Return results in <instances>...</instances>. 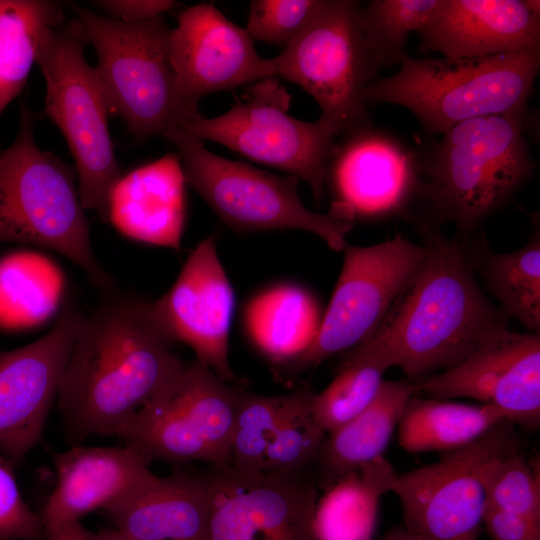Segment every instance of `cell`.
<instances>
[{"mask_svg":"<svg viewBox=\"0 0 540 540\" xmlns=\"http://www.w3.org/2000/svg\"><path fill=\"white\" fill-rule=\"evenodd\" d=\"M84 315L58 391L69 441L119 436L182 366L154 319L151 302L113 288Z\"/></svg>","mask_w":540,"mask_h":540,"instance_id":"1","label":"cell"},{"mask_svg":"<svg viewBox=\"0 0 540 540\" xmlns=\"http://www.w3.org/2000/svg\"><path fill=\"white\" fill-rule=\"evenodd\" d=\"M423 231V258L364 341L386 353L411 382L455 366L509 320L480 290L459 243L429 226Z\"/></svg>","mask_w":540,"mask_h":540,"instance_id":"2","label":"cell"},{"mask_svg":"<svg viewBox=\"0 0 540 540\" xmlns=\"http://www.w3.org/2000/svg\"><path fill=\"white\" fill-rule=\"evenodd\" d=\"M531 124L528 110L453 126L419 152L417 198L438 222H452L460 232L470 233L532 175Z\"/></svg>","mask_w":540,"mask_h":540,"instance_id":"3","label":"cell"},{"mask_svg":"<svg viewBox=\"0 0 540 540\" xmlns=\"http://www.w3.org/2000/svg\"><path fill=\"white\" fill-rule=\"evenodd\" d=\"M400 65L366 87L365 102L405 107L426 132L442 135L472 118L528 111L540 45L482 57L416 59L407 53Z\"/></svg>","mask_w":540,"mask_h":540,"instance_id":"4","label":"cell"},{"mask_svg":"<svg viewBox=\"0 0 540 540\" xmlns=\"http://www.w3.org/2000/svg\"><path fill=\"white\" fill-rule=\"evenodd\" d=\"M34 116L22 107L19 133L0 154V243L35 244L77 264L102 291L115 285L96 259L74 170L41 150Z\"/></svg>","mask_w":540,"mask_h":540,"instance_id":"5","label":"cell"},{"mask_svg":"<svg viewBox=\"0 0 540 540\" xmlns=\"http://www.w3.org/2000/svg\"><path fill=\"white\" fill-rule=\"evenodd\" d=\"M72 8L96 50L110 114L120 116L136 139L163 136L201 115L180 91L170 59L173 28L162 16L129 23Z\"/></svg>","mask_w":540,"mask_h":540,"instance_id":"6","label":"cell"},{"mask_svg":"<svg viewBox=\"0 0 540 540\" xmlns=\"http://www.w3.org/2000/svg\"><path fill=\"white\" fill-rule=\"evenodd\" d=\"M85 44L78 20L51 27L39 43L35 62L47 87L43 113L60 129L73 155L82 206L108 222L110 193L121 174L108 128L106 94L84 57Z\"/></svg>","mask_w":540,"mask_h":540,"instance_id":"7","label":"cell"},{"mask_svg":"<svg viewBox=\"0 0 540 540\" xmlns=\"http://www.w3.org/2000/svg\"><path fill=\"white\" fill-rule=\"evenodd\" d=\"M163 137L178 150L185 182L231 229L244 233L298 229L317 235L334 251L346 246V234L354 224L331 211L308 209L298 194V178L221 157L180 126Z\"/></svg>","mask_w":540,"mask_h":540,"instance_id":"8","label":"cell"},{"mask_svg":"<svg viewBox=\"0 0 540 540\" xmlns=\"http://www.w3.org/2000/svg\"><path fill=\"white\" fill-rule=\"evenodd\" d=\"M239 384L198 359L182 366L140 408L121 438L145 461L231 464Z\"/></svg>","mask_w":540,"mask_h":540,"instance_id":"9","label":"cell"},{"mask_svg":"<svg viewBox=\"0 0 540 540\" xmlns=\"http://www.w3.org/2000/svg\"><path fill=\"white\" fill-rule=\"evenodd\" d=\"M290 95L276 77L250 84L225 113L198 116L182 127L196 138L221 144L245 158L306 181L321 203L339 127L322 115L308 122L288 112Z\"/></svg>","mask_w":540,"mask_h":540,"instance_id":"10","label":"cell"},{"mask_svg":"<svg viewBox=\"0 0 540 540\" xmlns=\"http://www.w3.org/2000/svg\"><path fill=\"white\" fill-rule=\"evenodd\" d=\"M359 8L354 0H324L307 27L275 57L277 76L311 95L343 136L372 125L364 91L378 68L363 36Z\"/></svg>","mask_w":540,"mask_h":540,"instance_id":"11","label":"cell"},{"mask_svg":"<svg viewBox=\"0 0 540 540\" xmlns=\"http://www.w3.org/2000/svg\"><path fill=\"white\" fill-rule=\"evenodd\" d=\"M516 427L503 420L438 461L398 473L389 492L399 499L403 527L419 540H478L486 504L480 468L521 449Z\"/></svg>","mask_w":540,"mask_h":540,"instance_id":"12","label":"cell"},{"mask_svg":"<svg viewBox=\"0 0 540 540\" xmlns=\"http://www.w3.org/2000/svg\"><path fill=\"white\" fill-rule=\"evenodd\" d=\"M338 281L315 340L294 363L278 372L291 377L368 339L386 316L423 258L425 245L398 234L371 246L347 245Z\"/></svg>","mask_w":540,"mask_h":540,"instance_id":"13","label":"cell"},{"mask_svg":"<svg viewBox=\"0 0 540 540\" xmlns=\"http://www.w3.org/2000/svg\"><path fill=\"white\" fill-rule=\"evenodd\" d=\"M203 475L209 492L208 540H317L319 489L309 468L260 473L218 464Z\"/></svg>","mask_w":540,"mask_h":540,"instance_id":"14","label":"cell"},{"mask_svg":"<svg viewBox=\"0 0 540 540\" xmlns=\"http://www.w3.org/2000/svg\"><path fill=\"white\" fill-rule=\"evenodd\" d=\"M413 385L417 395L492 405L515 426L535 431L540 425V335L499 328L455 366Z\"/></svg>","mask_w":540,"mask_h":540,"instance_id":"15","label":"cell"},{"mask_svg":"<svg viewBox=\"0 0 540 540\" xmlns=\"http://www.w3.org/2000/svg\"><path fill=\"white\" fill-rule=\"evenodd\" d=\"M419 184V152L372 124L337 143L326 180L329 211L353 224L404 214Z\"/></svg>","mask_w":540,"mask_h":540,"instance_id":"16","label":"cell"},{"mask_svg":"<svg viewBox=\"0 0 540 540\" xmlns=\"http://www.w3.org/2000/svg\"><path fill=\"white\" fill-rule=\"evenodd\" d=\"M83 316L66 303L47 334L0 353V452L13 465L42 437Z\"/></svg>","mask_w":540,"mask_h":540,"instance_id":"17","label":"cell"},{"mask_svg":"<svg viewBox=\"0 0 540 540\" xmlns=\"http://www.w3.org/2000/svg\"><path fill=\"white\" fill-rule=\"evenodd\" d=\"M151 308L170 343L188 345L196 359L220 378L240 383L228 356L234 292L218 257L215 236L191 251L172 287L151 302Z\"/></svg>","mask_w":540,"mask_h":540,"instance_id":"18","label":"cell"},{"mask_svg":"<svg viewBox=\"0 0 540 540\" xmlns=\"http://www.w3.org/2000/svg\"><path fill=\"white\" fill-rule=\"evenodd\" d=\"M170 59L183 97L195 107L206 95L277 77L275 58H262L246 29L208 3L180 13Z\"/></svg>","mask_w":540,"mask_h":540,"instance_id":"19","label":"cell"},{"mask_svg":"<svg viewBox=\"0 0 540 540\" xmlns=\"http://www.w3.org/2000/svg\"><path fill=\"white\" fill-rule=\"evenodd\" d=\"M314 394L303 386L267 396L239 385L230 465L260 473L310 468L325 438L312 414Z\"/></svg>","mask_w":540,"mask_h":540,"instance_id":"20","label":"cell"},{"mask_svg":"<svg viewBox=\"0 0 540 540\" xmlns=\"http://www.w3.org/2000/svg\"><path fill=\"white\" fill-rule=\"evenodd\" d=\"M539 1L441 0L418 32V51L482 57L540 45Z\"/></svg>","mask_w":540,"mask_h":540,"instance_id":"21","label":"cell"},{"mask_svg":"<svg viewBox=\"0 0 540 540\" xmlns=\"http://www.w3.org/2000/svg\"><path fill=\"white\" fill-rule=\"evenodd\" d=\"M56 486L44 507V526L80 521L127 500L156 475L129 447L74 446L53 456Z\"/></svg>","mask_w":540,"mask_h":540,"instance_id":"22","label":"cell"},{"mask_svg":"<svg viewBox=\"0 0 540 540\" xmlns=\"http://www.w3.org/2000/svg\"><path fill=\"white\" fill-rule=\"evenodd\" d=\"M185 184L178 154L141 166L115 183L109 197L108 222L131 239L179 250Z\"/></svg>","mask_w":540,"mask_h":540,"instance_id":"23","label":"cell"},{"mask_svg":"<svg viewBox=\"0 0 540 540\" xmlns=\"http://www.w3.org/2000/svg\"><path fill=\"white\" fill-rule=\"evenodd\" d=\"M113 528L141 540H208L209 492L202 474L156 476L104 511Z\"/></svg>","mask_w":540,"mask_h":540,"instance_id":"24","label":"cell"},{"mask_svg":"<svg viewBox=\"0 0 540 540\" xmlns=\"http://www.w3.org/2000/svg\"><path fill=\"white\" fill-rule=\"evenodd\" d=\"M413 382L383 380L374 400L350 421L324 438L314 462L319 490L384 456L409 398Z\"/></svg>","mask_w":540,"mask_h":540,"instance_id":"25","label":"cell"},{"mask_svg":"<svg viewBox=\"0 0 540 540\" xmlns=\"http://www.w3.org/2000/svg\"><path fill=\"white\" fill-rule=\"evenodd\" d=\"M322 312L304 287L279 283L253 295L243 310L245 333L277 372L299 359L318 333Z\"/></svg>","mask_w":540,"mask_h":540,"instance_id":"26","label":"cell"},{"mask_svg":"<svg viewBox=\"0 0 540 540\" xmlns=\"http://www.w3.org/2000/svg\"><path fill=\"white\" fill-rule=\"evenodd\" d=\"M507 420L498 408L413 394L398 422L399 445L411 453L449 452L479 439Z\"/></svg>","mask_w":540,"mask_h":540,"instance_id":"27","label":"cell"},{"mask_svg":"<svg viewBox=\"0 0 540 540\" xmlns=\"http://www.w3.org/2000/svg\"><path fill=\"white\" fill-rule=\"evenodd\" d=\"M397 474L382 456L325 490L315 509L317 540H371L379 498Z\"/></svg>","mask_w":540,"mask_h":540,"instance_id":"28","label":"cell"},{"mask_svg":"<svg viewBox=\"0 0 540 540\" xmlns=\"http://www.w3.org/2000/svg\"><path fill=\"white\" fill-rule=\"evenodd\" d=\"M63 21L47 0H0V114L26 84L45 32Z\"/></svg>","mask_w":540,"mask_h":540,"instance_id":"29","label":"cell"},{"mask_svg":"<svg viewBox=\"0 0 540 540\" xmlns=\"http://www.w3.org/2000/svg\"><path fill=\"white\" fill-rule=\"evenodd\" d=\"M63 290L61 271L44 256L17 252L0 260V326L29 328L57 308Z\"/></svg>","mask_w":540,"mask_h":540,"instance_id":"30","label":"cell"},{"mask_svg":"<svg viewBox=\"0 0 540 540\" xmlns=\"http://www.w3.org/2000/svg\"><path fill=\"white\" fill-rule=\"evenodd\" d=\"M392 361L382 350L361 343L349 350L330 384L315 393L313 417L326 433L338 429L362 412L376 397Z\"/></svg>","mask_w":540,"mask_h":540,"instance_id":"31","label":"cell"},{"mask_svg":"<svg viewBox=\"0 0 540 540\" xmlns=\"http://www.w3.org/2000/svg\"><path fill=\"white\" fill-rule=\"evenodd\" d=\"M478 258L481 275L500 309L532 333L540 332V235L535 227L530 241L509 253L484 246Z\"/></svg>","mask_w":540,"mask_h":540,"instance_id":"32","label":"cell"},{"mask_svg":"<svg viewBox=\"0 0 540 540\" xmlns=\"http://www.w3.org/2000/svg\"><path fill=\"white\" fill-rule=\"evenodd\" d=\"M441 0H371L359 8V22L375 66L400 63L413 32L434 15Z\"/></svg>","mask_w":540,"mask_h":540,"instance_id":"33","label":"cell"},{"mask_svg":"<svg viewBox=\"0 0 540 540\" xmlns=\"http://www.w3.org/2000/svg\"><path fill=\"white\" fill-rule=\"evenodd\" d=\"M479 477L486 503L540 520L539 470L521 449L489 459Z\"/></svg>","mask_w":540,"mask_h":540,"instance_id":"34","label":"cell"},{"mask_svg":"<svg viewBox=\"0 0 540 540\" xmlns=\"http://www.w3.org/2000/svg\"><path fill=\"white\" fill-rule=\"evenodd\" d=\"M323 3L324 0H253L245 29L253 40L284 48L307 27Z\"/></svg>","mask_w":540,"mask_h":540,"instance_id":"35","label":"cell"},{"mask_svg":"<svg viewBox=\"0 0 540 540\" xmlns=\"http://www.w3.org/2000/svg\"><path fill=\"white\" fill-rule=\"evenodd\" d=\"M13 466L0 452V540H46L41 516L23 499Z\"/></svg>","mask_w":540,"mask_h":540,"instance_id":"36","label":"cell"},{"mask_svg":"<svg viewBox=\"0 0 540 540\" xmlns=\"http://www.w3.org/2000/svg\"><path fill=\"white\" fill-rule=\"evenodd\" d=\"M482 526L491 540H540V520L485 504Z\"/></svg>","mask_w":540,"mask_h":540,"instance_id":"37","label":"cell"},{"mask_svg":"<svg viewBox=\"0 0 540 540\" xmlns=\"http://www.w3.org/2000/svg\"><path fill=\"white\" fill-rule=\"evenodd\" d=\"M95 3L113 19L129 23L160 17L177 5L170 0H103Z\"/></svg>","mask_w":540,"mask_h":540,"instance_id":"38","label":"cell"},{"mask_svg":"<svg viewBox=\"0 0 540 540\" xmlns=\"http://www.w3.org/2000/svg\"><path fill=\"white\" fill-rule=\"evenodd\" d=\"M46 540H92L80 521L45 526Z\"/></svg>","mask_w":540,"mask_h":540,"instance_id":"39","label":"cell"},{"mask_svg":"<svg viewBox=\"0 0 540 540\" xmlns=\"http://www.w3.org/2000/svg\"><path fill=\"white\" fill-rule=\"evenodd\" d=\"M92 540H141L126 535L114 528L102 529L91 533Z\"/></svg>","mask_w":540,"mask_h":540,"instance_id":"40","label":"cell"},{"mask_svg":"<svg viewBox=\"0 0 540 540\" xmlns=\"http://www.w3.org/2000/svg\"><path fill=\"white\" fill-rule=\"evenodd\" d=\"M378 540H419L417 537L408 532L403 525L394 527Z\"/></svg>","mask_w":540,"mask_h":540,"instance_id":"41","label":"cell"}]
</instances>
